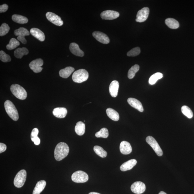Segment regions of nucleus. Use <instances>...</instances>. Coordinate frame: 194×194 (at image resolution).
<instances>
[{"label":"nucleus","mask_w":194,"mask_h":194,"mask_svg":"<svg viewBox=\"0 0 194 194\" xmlns=\"http://www.w3.org/2000/svg\"><path fill=\"white\" fill-rule=\"evenodd\" d=\"M69 146L65 142H61L57 145L55 149L54 156L57 161L61 160L69 154Z\"/></svg>","instance_id":"nucleus-1"},{"label":"nucleus","mask_w":194,"mask_h":194,"mask_svg":"<svg viewBox=\"0 0 194 194\" xmlns=\"http://www.w3.org/2000/svg\"><path fill=\"white\" fill-rule=\"evenodd\" d=\"M4 105L6 112L10 118L14 121H18L19 119L18 112L14 104L7 100L5 101Z\"/></svg>","instance_id":"nucleus-2"},{"label":"nucleus","mask_w":194,"mask_h":194,"mask_svg":"<svg viewBox=\"0 0 194 194\" xmlns=\"http://www.w3.org/2000/svg\"><path fill=\"white\" fill-rule=\"evenodd\" d=\"M10 91L13 95L19 99L23 100L26 98L27 93L25 89L20 85L14 84L11 85Z\"/></svg>","instance_id":"nucleus-3"},{"label":"nucleus","mask_w":194,"mask_h":194,"mask_svg":"<svg viewBox=\"0 0 194 194\" xmlns=\"http://www.w3.org/2000/svg\"><path fill=\"white\" fill-rule=\"evenodd\" d=\"M89 76L88 72L86 70L80 69L74 72L72 78L74 82L81 83L88 79Z\"/></svg>","instance_id":"nucleus-4"},{"label":"nucleus","mask_w":194,"mask_h":194,"mask_svg":"<svg viewBox=\"0 0 194 194\" xmlns=\"http://www.w3.org/2000/svg\"><path fill=\"white\" fill-rule=\"evenodd\" d=\"M27 172L25 170H21L15 177L14 180V186L17 188L22 187L26 180Z\"/></svg>","instance_id":"nucleus-5"},{"label":"nucleus","mask_w":194,"mask_h":194,"mask_svg":"<svg viewBox=\"0 0 194 194\" xmlns=\"http://www.w3.org/2000/svg\"><path fill=\"white\" fill-rule=\"evenodd\" d=\"M71 178L74 182L83 183L88 180L89 176L86 172L79 170L74 172L72 175Z\"/></svg>","instance_id":"nucleus-6"},{"label":"nucleus","mask_w":194,"mask_h":194,"mask_svg":"<svg viewBox=\"0 0 194 194\" xmlns=\"http://www.w3.org/2000/svg\"><path fill=\"white\" fill-rule=\"evenodd\" d=\"M146 141L152 147L155 152L158 156H161L163 155V151L154 138L148 136L146 138Z\"/></svg>","instance_id":"nucleus-7"},{"label":"nucleus","mask_w":194,"mask_h":194,"mask_svg":"<svg viewBox=\"0 0 194 194\" xmlns=\"http://www.w3.org/2000/svg\"><path fill=\"white\" fill-rule=\"evenodd\" d=\"M43 61L42 59H36L30 63L29 67L35 73H39L43 69L42 66L43 65Z\"/></svg>","instance_id":"nucleus-8"},{"label":"nucleus","mask_w":194,"mask_h":194,"mask_svg":"<svg viewBox=\"0 0 194 194\" xmlns=\"http://www.w3.org/2000/svg\"><path fill=\"white\" fill-rule=\"evenodd\" d=\"M48 20L55 25L61 26L63 24V21L61 17L52 12H48L46 14Z\"/></svg>","instance_id":"nucleus-9"},{"label":"nucleus","mask_w":194,"mask_h":194,"mask_svg":"<svg viewBox=\"0 0 194 194\" xmlns=\"http://www.w3.org/2000/svg\"><path fill=\"white\" fill-rule=\"evenodd\" d=\"M150 13V10L148 7H144L139 10L137 12L136 21V22H142L148 19Z\"/></svg>","instance_id":"nucleus-10"},{"label":"nucleus","mask_w":194,"mask_h":194,"mask_svg":"<svg viewBox=\"0 0 194 194\" xmlns=\"http://www.w3.org/2000/svg\"><path fill=\"white\" fill-rule=\"evenodd\" d=\"M146 188V185L144 183L140 181L134 183L131 187L132 191L137 194L143 193L145 191Z\"/></svg>","instance_id":"nucleus-11"},{"label":"nucleus","mask_w":194,"mask_h":194,"mask_svg":"<svg viewBox=\"0 0 194 194\" xmlns=\"http://www.w3.org/2000/svg\"><path fill=\"white\" fill-rule=\"evenodd\" d=\"M119 13L112 10H106L101 13V18L103 20H113L118 18L119 16Z\"/></svg>","instance_id":"nucleus-12"},{"label":"nucleus","mask_w":194,"mask_h":194,"mask_svg":"<svg viewBox=\"0 0 194 194\" xmlns=\"http://www.w3.org/2000/svg\"><path fill=\"white\" fill-rule=\"evenodd\" d=\"M93 37L101 43L108 44L109 43L110 40L108 36L100 31H95L93 33Z\"/></svg>","instance_id":"nucleus-13"},{"label":"nucleus","mask_w":194,"mask_h":194,"mask_svg":"<svg viewBox=\"0 0 194 194\" xmlns=\"http://www.w3.org/2000/svg\"><path fill=\"white\" fill-rule=\"evenodd\" d=\"M69 49L72 54L77 56L83 57L84 56V52L80 49L78 45L74 42H72L70 44Z\"/></svg>","instance_id":"nucleus-14"},{"label":"nucleus","mask_w":194,"mask_h":194,"mask_svg":"<svg viewBox=\"0 0 194 194\" xmlns=\"http://www.w3.org/2000/svg\"><path fill=\"white\" fill-rule=\"evenodd\" d=\"M127 101L132 107L137 109L139 112H142L144 111V108L142 104L138 100L133 98H129L128 99Z\"/></svg>","instance_id":"nucleus-15"},{"label":"nucleus","mask_w":194,"mask_h":194,"mask_svg":"<svg viewBox=\"0 0 194 194\" xmlns=\"http://www.w3.org/2000/svg\"><path fill=\"white\" fill-rule=\"evenodd\" d=\"M119 83L118 81L114 80L111 83L109 87V91L112 97H116L118 96Z\"/></svg>","instance_id":"nucleus-16"},{"label":"nucleus","mask_w":194,"mask_h":194,"mask_svg":"<svg viewBox=\"0 0 194 194\" xmlns=\"http://www.w3.org/2000/svg\"><path fill=\"white\" fill-rule=\"evenodd\" d=\"M30 33L33 37L37 38L40 42H43L45 40V36L43 32L39 29L33 28L30 30Z\"/></svg>","instance_id":"nucleus-17"},{"label":"nucleus","mask_w":194,"mask_h":194,"mask_svg":"<svg viewBox=\"0 0 194 194\" xmlns=\"http://www.w3.org/2000/svg\"><path fill=\"white\" fill-rule=\"evenodd\" d=\"M120 150L123 154H130L132 151V148L130 144L126 141L121 142L120 145Z\"/></svg>","instance_id":"nucleus-18"},{"label":"nucleus","mask_w":194,"mask_h":194,"mask_svg":"<svg viewBox=\"0 0 194 194\" xmlns=\"http://www.w3.org/2000/svg\"><path fill=\"white\" fill-rule=\"evenodd\" d=\"M137 163V161L135 159H131L121 165L120 167L121 171L125 172L131 170L134 166H135Z\"/></svg>","instance_id":"nucleus-19"},{"label":"nucleus","mask_w":194,"mask_h":194,"mask_svg":"<svg viewBox=\"0 0 194 194\" xmlns=\"http://www.w3.org/2000/svg\"><path fill=\"white\" fill-rule=\"evenodd\" d=\"M54 116L57 118H65L67 114V110L65 108H57L54 109L53 111Z\"/></svg>","instance_id":"nucleus-20"},{"label":"nucleus","mask_w":194,"mask_h":194,"mask_svg":"<svg viewBox=\"0 0 194 194\" xmlns=\"http://www.w3.org/2000/svg\"><path fill=\"white\" fill-rule=\"evenodd\" d=\"M74 71V68L71 67H68L62 69L59 72L60 76L63 78H67L71 75Z\"/></svg>","instance_id":"nucleus-21"},{"label":"nucleus","mask_w":194,"mask_h":194,"mask_svg":"<svg viewBox=\"0 0 194 194\" xmlns=\"http://www.w3.org/2000/svg\"><path fill=\"white\" fill-rule=\"evenodd\" d=\"M46 185V181L42 180L39 181L36 184L34 189L33 194H40L43 191Z\"/></svg>","instance_id":"nucleus-22"},{"label":"nucleus","mask_w":194,"mask_h":194,"mask_svg":"<svg viewBox=\"0 0 194 194\" xmlns=\"http://www.w3.org/2000/svg\"><path fill=\"white\" fill-rule=\"evenodd\" d=\"M106 114L109 118L112 120L117 121L119 120L118 113L112 108H109L106 110Z\"/></svg>","instance_id":"nucleus-23"},{"label":"nucleus","mask_w":194,"mask_h":194,"mask_svg":"<svg viewBox=\"0 0 194 194\" xmlns=\"http://www.w3.org/2000/svg\"><path fill=\"white\" fill-rule=\"evenodd\" d=\"M85 131V125L82 121H78L76 124L75 127V131L79 136L84 135Z\"/></svg>","instance_id":"nucleus-24"},{"label":"nucleus","mask_w":194,"mask_h":194,"mask_svg":"<svg viewBox=\"0 0 194 194\" xmlns=\"http://www.w3.org/2000/svg\"><path fill=\"white\" fill-rule=\"evenodd\" d=\"M29 53V50L26 48H19L14 51V55L17 58L21 59L23 55H27Z\"/></svg>","instance_id":"nucleus-25"},{"label":"nucleus","mask_w":194,"mask_h":194,"mask_svg":"<svg viewBox=\"0 0 194 194\" xmlns=\"http://www.w3.org/2000/svg\"><path fill=\"white\" fill-rule=\"evenodd\" d=\"M12 20L19 24H23L28 22V20L26 17L18 14H14L12 16Z\"/></svg>","instance_id":"nucleus-26"},{"label":"nucleus","mask_w":194,"mask_h":194,"mask_svg":"<svg viewBox=\"0 0 194 194\" xmlns=\"http://www.w3.org/2000/svg\"><path fill=\"white\" fill-rule=\"evenodd\" d=\"M165 23L167 26L172 29H176L180 26L177 21L174 18H168L165 21Z\"/></svg>","instance_id":"nucleus-27"},{"label":"nucleus","mask_w":194,"mask_h":194,"mask_svg":"<svg viewBox=\"0 0 194 194\" xmlns=\"http://www.w3.org/2000/svg\"><path fill=\"white\" fill-rule=\"evenodd\" d=\"M29 32L28 30L23 27H20L14 31V34L18 37H25L30 35Z\"/></svg>","instance_id":"nucleus-28"},{"label":"nucleus","mask_w":194,"mask_h":194,"mask_svg":"<svg viewBox=\"0 0 194 194\" xmlns=\"http://www.w3.org/2000/svg\"><path fill=\"white\" fill-rule=\"evenodd\" d=\"M94 151L96 154L102 158H105L107 156V153L101 147L98 146H95L93 148Z\"/></svg>","instance_id":"nucleus-29"},{"label":"nucleus","mask_w":194,"mask_h":194,"mask_svg":"<svg viewBox=\"0 0 194 194\" xmlns=\"http://www.w3.org/2000/svg\"><path fill=\"white\" fill-rule=\"evenodd\" d=\"M140 66L138 65H135L133 66L128 72V77L130 79H131L135 76V74L139 71Z\"/></svg>","instance_id":"nucleus-30"},{"label":"nucleus","mask_w":194,"mask_h":194,"mask_svg":"<svg viewBox=\"0 0 194 194\" xmlns=\"http://www.w3.org/2000/svg\"><path fill=\"white\" fill-rule=\"evenodd\" d=\"M163 77V74L159 72L155 73L150 77L149 80V83L151 85H154L158 80L160 79Z\"/></svg>","instance_id":"nucleus-31"},{"label":"nucleus","mask_w":194,"mask_h":194,"mask_svg":"<svg viewBox=\"0 0 194 194\" xmlns=\"http://www.w3.org/2000/svg\"><path fill=\"white\" fill-rule=\"evenodd\" d=\"M20 45V42L18 40L14 38H12L10 40L9 43L6 46V48L8 50H12L17 48Z\"/></svg>","instance_id":"nucleus-32"},{"label":"nucleus","mask_w":194,"mask_h":194,"mask_svg":"<svg viewBox=\"0 0 194 194\" xmlns=\"http://www.w3.org/2000/svg\"><path fill=\"white\" fill-rule=\"evenodd\" d=\"M181 110L183 114L186 116L187 118H192L193 117V113L188 106H183L181 108Z\"/></svg>","instance_id":"nucleus-33"},{"label":"nucleus","mask_w":194,"mask_h":194,"mask_svg":"<svg viewBox=\"0 0 194 194\" xmlns=\"http://www.w3.org/2000/svg\"><path fill=\"white\" fill-rule=\"evenodd\" d=\"M108 136L109 132L108 130L105 128L101 129V130L97 132L95 134V136L97 138H107Z\"/></svg>","instance_id":"nucleus-34"},{"label":"nucleus","mask_w":194,"mask_h":194,"mask_svg":"<svg viewBox=\"0 0 194 194\" xmlns=\"http://www.w3.org/2000/svg\"><path fill=\"white\" fill-rule=\"evenodd\" d=\"M10 30V27L7 23H3L0 27V36L3 37L7 34Z\"/></svg>","instance_id":"nucleus-35"},{"label":"nucleus","mask_w":194,"mask_h":194,"mask_svg":"<svg viewBox=\"0 0 194 194\" xmlns=\"http://www.w3.org/2000/svg\"><path fill=\"white\" fill-rule=\"evenodd\" d=\"M0 59L3 62H8L11 61V57L9 55L6 54L3 50L0 52Z\"/></svg>","instance_id":"nucleus-36"},{"label":"nucleus","mask_w":194,"mask_h":194,"mask_svg":"<svg viewBox=\"0 0 194 194\" xmlns=\"http://www.w3.org/2000/svg\"><path fill=\"white\" fill-rule=\"evenodd\" d=\"M141 52L140 49L138 47L134 48L129 51L127 53L129 57H136L139 55Z\"/></svg>","instance_id":"nucleus-37"},{"label":"nucleus","mask_w":194,"mask_h":194,"mask_svg":"<svg viewBox=\"0 0 194 194\" xmlns=\"http://www.w3.org/2000/svg\"><path fill=\"white\" fill-rule=\"evenodd\" d=\"M39 133V130L37 128H35V129H33L31 134V138H33L37 137Z\"/></svg>","instance_id":"nucleus-38"},{"label":"nucleus","mask_w":194,"mask_h":194,"mask_svg":"<svg viewBox=\"0 0 194 194\" xmlns=\"http://www.w3.org/2000/svg\"><path fill=\"white\" fill-rule=\"evenodd\" d=\"M8 8V6L6 4H3V5L0 6V13L5 12L7 11Z\"/></svg>","instance_id":"nucleus-39"},{"label":"nucleus","mask_w":194,"mask_h":194,"mask_svg":"<svg viewBox=\"0 0 194 194\" xmlns=\"http://www.w3.org/2000/svg\"><path fill=\"white\" fill-rule=\"evenodd\" d=\"M7 149V146L5 144L1 143H0V153H2L5 151Z\"/></svg>","instance_id":"nucleus-40"},{"label":"nucleus","mask_w":194,"mask_h":194,"mask_svg":"<svg viewBox=\"0 0 194 194\" xmlns=\"http://www.w3.org/2000/svg\"><path fill=\"white\" fill-rule=\"evenodd\" d=\"M31 140L32 141H33L35 145H39L40 144V138L38 136L33 138H31Z\"/></svg>","instance_id":"nucleus-41"},{"label":"nucleus","mask_w":194,"mask_h":194,"mask_svg":"<svg viewBox=\"0 0 194 194\" xmlns=\"http://www.w3.org/2000/svg\"><path fill=\"white\" fill-rule=\"evenodd\" d=\"M17 39H18L19 41H20L23 44H26L27 43V40L25 39L24 37H18V38H17Z\"/></svg>","instance_id":"nucleus-42"},{"label":"nucleus","mask_w":194,"mask_h":194,"mask_svg":"<svg viewBox=\"0 0 194 194\" xmlns=\"http://www.w3.org/2000/svg\"><path fill=\"white\" fill-rule=\"evenodd\" d=\"M89 194H101L95 192H91L89 193Z\"/></svg>","instance_id":"nucleus-43"},{"label":"nucleus","mask_w":194,"mask_h":194,"mask_svg":"<svg viewBox=\"0 0 194 194\" xmlns=\"http://www.w3.org/2000/svg\"><path fill=\"white\" fill-rule=\"evenodd\" d=\"M159 194H167L165 193V192H164L163 191H161L159 193Z\"/></svg>","instance_id":"nucleus-44"}]
</instances>
